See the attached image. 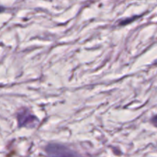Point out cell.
Masks as SVG:
<instances>
[{"mask_svg": "<svg viewBox=\"0 0 157 157\" xmlns=\"http://www.w3.org/2000/svg\"><path fill=\"white\" fill-rule=\"evenodd\" d=\"M45 151L50 157H81L76 152L60 144H48Z\"/></svg>", "mask_w": 157, "mask_h": 157, "instance_id": "cell-1", "label": "cell"}, {"mask_svg": "<svg viewBox=\"0 0 157 157\" xmlns=\"http://www.w3.org/2000/svg\"><path fill=\"white\" fill-rule=\"evenodd\" d=\"M17 119L19 127H35L38 123L36 117L34 116L30 110L27 108H22L18 111L17 114Z\"/></svg>", "mask_w": 157, "mask_h": 157, "instance_id": "cell-2", "label": "cell"}, {"mask_svg": "<svg viewBox=\"0 0 157 157\" xmlns=\"http://www.w3.org/2000/svg\"><path fill=\"white\" fill-rule=\"evenodd\" d=\"M152 123H153V124L155 127H157V115L152 118Z\"/></svg>", "mask_w": 157, "mask_h": 157, "instance_id": "cell-3", "label": "cell"}, {"mask_svg": "<svg viewBox=\"0 0 157 157\" xmlns=\"http://www.w3.org/2000/svg\"><path fill=\"white\" fill-rule=\"evenodd\" d=\"M2 11H4V8L1 7V6H0V12H2Z\"/></svg>", "mask_w": 157, "mask_h": 157, "instance_id": "cell-4", "label": "cell"}]
</instances>
